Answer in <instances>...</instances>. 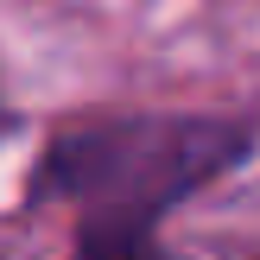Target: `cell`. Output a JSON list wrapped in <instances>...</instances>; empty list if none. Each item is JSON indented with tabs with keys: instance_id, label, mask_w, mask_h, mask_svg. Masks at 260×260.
I'll list each match as a JSON object with an SVG mask.
<instances>
[{
	"instance_id": "obj_1",
	"label": "cell",
	"mask_w": 260,
	"mask_h": 260,
	"mask_svg": "<svg viewBox=\"0 0 260 260\" xmlns=\"http://www.w3.org/2000/svg\"><path fill=\"white\" fill-rule=\"evenodd\" d=\"M254 159V127L210 108L63 121L32 172V203L70 210L76 260H178L159 222Z\"/></svg>"
},
{
	"instance_id": "obj_2",
	"label": "cell",
	"mask_w": 260,
	"mask_h": 260,
	"mask_svg": "<svg viewBox=\"0 0 260 260\" xmlns=\"http://www.w3.org/2000/svg\"><path fill=\"white\" fill-rule=\"evenodd\" d=\"M13 134V114H7V102H0V140H7Z\"/></svg>"
}]
</instances>
